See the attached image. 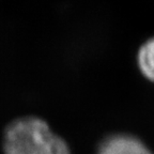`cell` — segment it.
I'll return each instance as SVG.
<instances>
[{
    "instance_id": "cell-1",
    "label": "cell",
    "mask_w": 154,
    "mask_h": 154,
    "mask_svg": "<svg viewBox=\"0 0 154 154\" xmlns=\"http://www.w3.org/2000/svg\"><path fill=\"white\" fill-rule=\"evenodd\" d=\"M3 154H71L65 140L38 117L12 121L3 134Z\"/></svg>"
},
{
    "instance_id": "cell-2",
    "label": "cell",
    "mask_w": 154,
    "mask_h": 154,
    "mask_svg": "<svg viewBox=\"0 0 154 154\" xmlns=\"http://www.w3.org/2000/svg\"><path fill=\"white\" fill-rule=\"evenodd\" d=\"M96 154H153L139 139L128 134H112L99 144Z\"/></svg>"
},
{
    "instance_id": "cell-3",
    "label": "cell",
    "mask_w": 154,
    "mask_h": 154,
    "mask_svg": "<svg viewBox=\"0 0 154 154\" xmlns=\"http://www.w3.org/2000/svg\"><path fill=\"white\" fill-rule=\"evenodd\" d=\"M137 64L147 79L154 82V36L143 42L138 49Z\"/></svg>"
}]
</instances>
